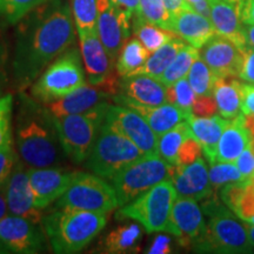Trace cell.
I'll list each match as a JSON object with an SVG mask.
<instances>
[{"label":"cell","instance_id":"7402d4cb","mask_svg":"<svg viewBox=\"0 0 254 254\" xmlns=\"http://www.w3.org/2000/svg\"><path fill=\"white\" fill-rule=\"evenodd\" d=\"M112 100L116 104L122 105V106L131 107L135 110L144 117V119L148 123L151 128L153 129L158 138L163 135L173 127L179 125L180 123L186 122L187 118L190 116V113L185 112L182 109L176 106V105L166 103L159 106H142V105L133 104L131 101H127L118 95H113Z\"/></svg>","mask_w":254,"mask_h":254},{"label":"cell","instance_id":"e7e4bbea","mask_svg":"<svg viewBox=\"0 0 254 254\" xmlns=\"http://www.w3.org/2000/svg\"><path fill=\"white\" fill-rule=\"evenodd\" d=\"M230 1H232V2H236V4L239 5V2L241 1V0H230Z\"/></svg>","mask_w":254,"mask_h":254},{"label":"cell","instance_id":"ee69618b","mask_svg":"<svg viewBox=\"0 0 254 254\" xmlns=\"http://www.w3.org/2000/svg\"><path fill=\"white\" fill-rule=\"evenodd\" d=\"M218 112L213 95H196L192 105V114L196 117H212Z\"/></svg>","mask_w":254,"mask_h":254},{"label":"cell","instance_id":"816d5d0a","mask_svg":"<svg viewBox=\"0 0 254 254\" xmlns=\"http://www.w3.org/2000/svg\"><path fill=\"white\" fill-rule=\"evenodd\" d=\"M11 144V117H7L0 122V148Z\"/></svg>","mask_w":254,"mask_h":254},{"label":"cell","instance_id":"f5cc1de1","mask_svg":"<svg viewBox=\"0 0 254 254\" xmlns=\"http://www.w3.org/2000/svg\"><path fill=\"white\" fill-rule=\"evenodd\" d=\"M111 1L119 8L124 9L132 18L135 13H138L139 7H140V0H111Z\"/></svg>","mask_w":254,"mask_h":254},{"label":"cell","instance_id":"e0dca14e","mask_svg":"<svg viewBox=\"0 0 254 254\" xmlns=\"http://www.w3.org/2000/svg\"><path fill=\"white\" fill-rule=\"evenodd\" d=\"M24 164V161L19 158L17 159L6 185L8 213L28 219L34 224H41L44 215L41 214V209L37 208L34 205L28 170H25Z\"/></svg>","mask_w":254,"mask_h":254},{"label":"cell","instance_id":"484cf974","mask_svg":"<svg viewBox=\"0 0 254 254\" xmlns=\"http://www.w3.org/2000/svg\"><path fill=\"white\" fill-rule=\"evenodd\" d=\"M251 136L244 126V113L228 122L220 136L215 161L234 163L239 155L250 145Z\"/></svg>","mask_w":254,"mask_h":254},{"label":"cell","instance_id":"836d02e7","mask_svg":"<svg viewBox=\"0 0 254 254\" xmlns=\"http://www.w3.org/2000/svg\"><path fill=\"white\" fill-rule=\"evenodd\" d=\"M187 79L196 95H213L217 75L200 57L190 66Z\"/></svg>","mask_w":254,"mask_h":254},{"label":"cell","instance_id":"8992f818","mask_svg":"<svg viewBox=\"0 0 254 254\" xmlns=\"http://www.w3.org/2000/svg\"><path fill=\"white\" fill-rule=\"evenodd\" d=\"M86 85L80 53L69 49L59 56L45 68L34 84L31 85V95L41 104H50L66 97Z\"/></svg>","mask_w":254,"mask_h":254},{"label":"cell","instance_id":"30bf717a","mask_svg":"<svg viewBox=\"0 0 254 254\" xmlns=\"http://www.w3.org/2000/svg\"><path fill=\"white\" fill-rule=\"evenodd\" d=\"M119 206L113 186L97 174L77 172L67 190L57 200L55 207L109 214Z\"/></svg>","mask_w":254,"mask_h":254},{"label":"cell","instance_id":"f907efd6","mask_svg":"<svg viewBox=\"0 0 254 254\" xmlns=\"http://www.w3.org/2000/svg\"><path fill=\"white\" fill-rule=\"evenodd\" d=\"M171 252V241L167 237L159 236L154 239L150 249L147 250L148 254H164Z\"/></svg>","mask_w":254,"mask_h":254},{"label":"cell","instance_id":"44dd1931","mask_svg":"<svg viewBox=\"0 0 254 254\" xmlns=\"http://www.w3.org/2000/svg\"><path fill=\"white\" fill-rule=\"evenodd\" d=\"M112 94L99 86L85 85L62 99L47 104V109L55 117L81 114L93 110L105 101L112 100Z\"/></svg>","mask_w":254,"mask_h":254},{"label":"cell","instance_id":"4dcf8cb0","mask_svg":"<svg viewBox=\"0 0 254 254\" xmlns=\"http://www.w3.org/2000/svg\"><path fill=\"white\" fill-rule=\"evenodd\" d=\"M186 44L184 43L182 38L178 36L173 38L172 40H170L165 45L161 46L160 49L151 53L147 62L138 72V74H147L158 79L165 72V69L170 66V64L173 62V59L176 58L179 51Z\"/></svg>","mask_w":254,"mask_h":254},{"label":"cell","instance_id":"f35d334b","mask_svg":"<svg viewBox=\"0 0 254 254\" xmlns=\"http://www.w3.org/2000/svg\"><path fill=\"white\" fill-rule=\"evenodd\" d=\"M49 1L51 0H6L4 14L9 24H18L31 11Z\"/></svg>","mask_w":254,"mask_h":254},{"label":"cell","instance_id":"11a10c76","mask_svg":"<svg viewBox=\"0 0 254 254\" xmlns=\"http://www.w3.org/2000/svg\"><path fill=\"white\" fill-rule=\"evenodd\" d=\"M12 106H13V97L11 94L2 95L0 98V122L7 117H11Z\"/></svg>","mask_w":254,"mask_h":254},{"label":"cell","instance_id":"f6af8a7d","mask_svg":"<svg viewBox=\"0 0 254 254\" xmlns=\"http://www.w3.org/2000/svg\"><path fill=\"white\" fill-rule=\"evenodd\" d=\"M234 163L243 177L249 182H252L254 179V150L252 146H247Z\"/></svg>","mask_w":254,"mask_h":254},{"label":"cell","instance_id":"4316f807","mask_svg":"<svg viewBox=\"0 0 254 254\" xmlns=\"http://www.w3.org/2000/svg\"><path fill=\"white\" fill-rule=\"evenodd\" d=\"M243 84L239 77L227 75L217 77L213 88V97L218 106V112L222 118L232 120L241 113V94Z\"/></svg>","mask_w":254,"mask_h":254},{"label":"cell","instance_id":"be15d7a7","mask_svg":"<svg viewBox=\"0 0 254 254\" xmlns=\"http://www.w3.org/2000/svg\"><path fill=\"white\" fill-rule=\"evenodd\" d=\"M187 2H189V4L192 6V5H194V4H196V2H199V1H201V0H186Z\"/></svg>","mask_w":254,"mask_h":254},{"label":"cell","instance_id":"9a60e30c","mask_svg":"<svg viewBox=\"0 0 254 254\" xmlns=\"http://www.w3.org/2000/svg\"><path fill=\"white\" fill-rule=\"evenodd\" d=\"M75 173L77 171L60 167H31L28 178L36 207L44 209L57 201L67 190Z\"/></svg>","mask_w":254,"mask_h":254},{"label":"cell","instance_id":"db71d44e","mask_svg":"<svg viewBox=\"0 0 254 254\" xmlns=\"http://www.w3.org/2000/svg\"><path fill=\"white\" fill-rule=\"evenodd\" d=\"M165 6H166L168 11H170V13L173 15H177L179 12L184 11V9H187V8H190L192 6H190L189 2L186 1V0H163Z\"/></svg>","mask_w":254,"mask_h":254},{"label":"cell","instance_id":"680465c9","mask_svg":"<svg viewBox=\"0 0 254 254\" xmlns=\"http://www.w3.org/2000/svg\"><path fill=\"white\" fill-rule=\"evenodd\" d=\"M244 34H245L246 46L254 49V24L245 25L244 24Z\"/></svg>","mask_w":254,"mask_h":254},{"label":"cell","instance_id":"ac0fdd59","mask_svg":"<svg viewBox=\"0 0 254 254\" xmlns=\"http://www.w3.org/2000/svg\"><path fill=\"white\" fill-rule=\"evenodd\" d=\"M200 58L217 77H239L243 50L227 38L215 34L199 51Z\"/></svg>","mask_w":254,"mask_h":254},{"label":"cell","instance_id":"03108f58","mask_svg":"<svg viewBox=\"0 0 254 254\" xmlns=\"http://www.w3.org/2000/svg\"><path fill=\"white\" fill-rule=\"evenodd\" d=\"M247 222H250V224H254V217L251 218L250 221H247Z\"/></svg>","mask_w":254,"mask_h":254},{"label":"cell","instance_id":"6da1fadb","mask_svg":"<svg viewBox=\"0 0 254 254\" xmlns=\"http://www.w3.org/2000/svg\"><path fill=\"white\" fill-rule=\"evenodd\" d=\"M72 14L65 0H51L19 21L12 63L13 80L19 91L31 86L44 68L73 45L75 32Z\"/></svg>","mask_w":254,"mask_h":254},{"label":"cell","instance_id":"003e7915","mask_svg":"<svg viewBox=\"0 0 254 254\" xmlns=\"http://www.w3.org/2000/svg\"><path fill=\"white\" fill-rule=\"evenodd\" d=\"M252 184H253V185H254V179H253V180H252Z\"/></svg>","mask_w":254,"mask_h":254},{"label":"cell","instance_id":"cb8c5ba5","mask_svg":"<svg viewBox=\"0 0 254 254\" xmlns=\"http://www.w3.org/2000/svg\"><path fill=\"white\" fill-rule=\"evenodd\" d=\"M172 31L184 41L196 49H201L217 34L211 19L199 14L192 7L174 15Z\"/></svg>","mask_w":254,"mask_h":254},{"label":"cell","instance_id":"603a6c76","mask_svg":"<svg viewBox=\"0 0 254 254\" xmlns=\"http://www.w3.org/2000/svg\"><path fill=\"white\" fill-rule=\"evenodd\" d=\"M211 21L215 33L233 41L239 49L246 47L244 24L240 19L239 5L230 0H209Z\"/></svg>","mask_w":254,"mask_h":254},{"label":"cell","instance_id":"277c9868","mask_svg":"<svg viewBox=\"0 0 254 254\" xmlns=\"http://www.w3.org/2000/svg\"><path fill=\"white\" fill-rule=\"evenodd\" d=\"M202 209L209 220L205 234L193 245L195 251L226 254L253 252L245 224L238 220L227 206H222L212 194L205 199Z\"/></svg>","mask_w":254,"mask_h":254},{"label":"cell","instance_id":"5b68a950","mask_svg":"<svg viewBox=\"0 0 254 254\" xmlns=\"http://www.w3.org/2000/svg\"><path fill=\"white\" fill-rule=\"evenodd\" d=\"M110 105V101H105L81 114L53 116L64 153L72 161L80 164L86 160L99 135Z\"/></svg>","mask_w":254,"mask_h":254},{"label":"cell","instance_id":"7dc6e473","mask_svg":"<svg viewBox=\"0 0 254 254\" xmlns=\"http://www.w3.org/2000/svg\"><path fill=\"white\" fill-rule=\"evenodd\" d=\"M241 112L244 114H254V85L243 84L241 94Z\"/></svg>","mask_w":254,"mask_h":254},{"label":"cell","instance_id":"ffe728a7","mask_svg":"<svg viewBox=\"0 0 254 254\" xmlns=\"http://www.w3.org/2000/svg\"><path fill=\"white\" fill-rule=\"evenodd\" d=\"M167 87L157 78L147 74H133L120 80L119 93L116 94L133 104L159 106L167 103Z\"/></svg>","mask_w":254,"mask_h":254},{"label":"cell","instance_id":"681fc988","mask_svg":"<svg viewBox=\"0 0 254 254\" xmlns=\"http://www.w3.org/2000/svg\"><path fill=\"white\" fill-rule=\"evenodd\" d=\"M6 63H7V51H6L4 44L0 41V98L4 95L6 84H7Z\"/></svg>","mask_w":254,"mask_h":254},{"label":"cell","instance_id":"7a4b0ae2","mask_svg":"<svg viewBox=\"0 0 254 254\" xmlns=\"http://www.w3.org/2000/svg\"><path fill=\"white\" fill-rule=\"evenodd\" d=\"M18 152L27 166H56L62 160V144L55 117L40 101L24 92L20 93L15 127Z\"/></svg>","mask_w":254,"mask_h":254},{"label":"cell","instance_id":"7c38bea8","mask_svg":"<svg viewBox=\"0 0 254 254\" xmlns=\"http://www.w3.org/2000/svg\"><path fill=\"white\" fill-rule=\"evenodd\" d=\"M46 234L41 224L18 215H6L0 221V250L7 253L36 254L45 251Z\"/></svg>","mask_w":254,"mask_h":254},{"label":"cell","instance_id":"5bb4252c","mask_svg":"<svg viewBox=\"0 0 254 254\" xmlns=\"http://www.w3.org/2000/svg\"><path fill=\"white\" fill-rule=\"evenodd\" d=\"M131 19V15L111 0H98L97 33L113 60H117L123 46L128 40Z\"/></svg>","mask_w":254,"mask_h":254},{"label":"cell","instance_id":"9c48e42d","mask_svg":"<svg viewBox=\"0 0 254 254\" xmlns=\"http://www.w3.org/2000/svg\"><path fill=\"white\" fill-rule=\"evenodd\" d=\"M172 166L159 154H148L123 168L111 179L119 205L128 204L159 183L171 179Z\"/></svg>","mask_w":254,"mask_h":254},{"label":"cell","instance_id":"bcb514c9","mask_svg":"<svg viewBox=\"0 0 254 254\" xmlns=\"http://www.w3.org/2000/svg\"><path fill=\"white\" fill-rule=\"evenodd\" d=\"M240 80L254 85V49L246 46L243 50V64L239 72Z\"/></svg>","mask_w":254,"mask_h":254},{"label":"cell","instance_id":"91938a15","mask_svg":"<svg viewBox=\"0 0 254 254\" xmlns=\"http://www.w3.org/2000/svg\"><path fill=\"white\" fill-rule=\"evenodd\" d=\"M244 126L249 131L251 138H254V114H244Z\"/></svg>","mask_w":254,"mask_h":254},{"label":"cell","instance_id":"94428289","mask_svg":"<svg viewBox=\"0 0 254 254\" xmlns=\"http://www.w3.org/2000/svg\"><path fill=\"white\" fill-rule=\"evenodd\" d=\"M245 226L247 228V233H249L251 244H252L254 247V224H250V222L245 221Z\"/></svg>","mask_w":254,"mask_h":254},{"label":"cell","instance_id":"f1b7e54d","mask_svg":"<svg viewBox=\"0 0 254 254\" xmlns=\"http://www.w3.org/2000/svg\"><path fill=\"white\" fill-rule=\"evenodd\" d=\"M150 56L151 53L146 50L138 38L128 39L116 60L117 72L122 78L138 74Z\"/></svg>","mask_w":254,"mask_h":254},{"label":"cell","instance_id":"83f0119b","mask_svg":"<svg viewBox=\"0 0 254 254\" xmlns=\"http://www.w3.org/2000/svg\"><path fill=\"white\" fill-rule=\"evenodd\" d=\"M141 228L136 224H123L113 228L99 244V252L110 254L136 253L140 251Z\"/></svg>","mask_w":254,"mask_h":254},{"label":"cell","instance_id":"b9f144b4","mask_svg":"<svg viewBox=\"0 0 254 254\" xmlns=\"http://www.w3.org/2000/svg\"><path fill=\"white\" fill-rule=\"evenodd\" d=\"M17 159L18 157L12 148V144L0 148V186L7 185Z\"/></svg>","mask_w":254,"mask_h":254},{"label":"cell","instance_id":"6125c7cd","mask_svg":"<svg viewBox=\"0 0 254 254\" xmlns=\"http://www.w3.org/2000/svg\"><path fill=\"white\" fill-rule=\"evenodd\" d=\"M5 1H6V0H0V13H4Z\"/></svg>","mask_w":254,"mask_h":254},{"label":"cell","instance_id":"8d00e7d4","mask_svg":"<svg viewBox=\"0 0 254 254\" xmlns=\"http://www.w3.org/2000/svg\"><path fill=\"white\" fill-rule=\"evenodd\" d=\"M209 165H211L208 170L209 182H211L212 187L215 190L221 189V187L232 183H252L243 177L236 163L215 161V163Z\"/></svg>","mask_w":254,"mask_h":254},{"label":"cell","instance_id":"9f6ffc18","mask_svg":"<svg viewBox=\"0 0 254 254\" xmlns=\"http://www.w3.org/2000/svg\"><path fill=\"white\" fill-rule=\"evenodd\" d=\"M192 8L199 14L211 19V2H209V0H201V1L192 5Z\"/></svg>","mask_w":254,"mask_h":254},{"label":"cell","instance_id":"ba28073f","mask_svg":"<svg viewBox=\"0 0 254 254\" xmlns=\"http://www.w3.org/2000/svg\"><path fill=\"white\" fill-rule=\"evenodd\" d=\"M144 155L129 139L114 131L104 122L86 159V167L97 176L112 179L123 168Z\"/></svg>","mask_w":254,"mask_h":254},{"label":"cell","instance_id":"7bdbcfd3","mask_svg":"<svg viewBox=\"0 0 254 254\" xmlns=\"http://www.w3.org/2000/svg\"><path fill=\"white\" fill-rule=\"evenodd\" d=\"M234 213L244 221H250L254 217V185L252 183L247 185Z\"/></svg>","mask_w":254,"mask_h":254},{"label":"cell","instance_id":"c3c4849f","mask_svg":"<svg viewBox=\"0 0 254 254\" xmlns=\"http://www.w3.org/2000/svg\"><path fill=\"white\" fill-rule=\"evenodd\" d=\"M239 13L243 24H254V0H241L239 2Z\"/></svg>","mask_w":254,"mask_h":254},{"label":"cell","instance_id":"d590c367","mask_svg":"<svg viewBox=\"0 0 254 254\" xmlns=\"http://www.w3.org/2000/svg\"><path fill=\"white\" fill-rule=\"evenodd\" d=\"M139 14L145 20L159 27L172 31L173 15L170 13L163 0H140Z\"/></svg>","mask_w":254,"mask_h":254},{"label":"cell","instance_id":"e575fe53","mask_svg":"<svg viewBox=\"0 0 254 254\" xmlns=\"http://www.w3.org/2000/svg\"><path fill=\"white\" fill-rule=\"evenodd\" d=\"M72 13L78 33L97 30L98 0H72Z\"/></svg>","mask_w":254,"mask_h":254},{"label":"cell","instance_id":"52a82bcc","mask_svg":"<svg viewBox=\"0 0 254 254\" xmlns=\"http://www.w3.org/2000/svg\"><path fill=\"white\" fill-rule=\"evenodd\" d=\"M178 193L171 179L159 183L146 192L124 205L117 212V220L138 221L148 233L167 231L168 222Z\"/></svg>","mask_w":254,"mask_h":254},{"label":"cell","instance_id":"4fadbf2b","mask_svg":"<svg viewBox=\"0 0 254 254\" xmlns=\"http://www.w3.org/2000/svg\"><path fill=\"white\" fill-rule=\"evenodd\" d=\"M105 123L129 139L145 155L158 154V135L135 110L122 105H110Z\"/></svg>","mask_w":254,"mask_h":254},{"label":"cell","instance_id":"74e56055","mask_svg":"<svg viewBox=\"0 0 254 254\" xmlns=\"http://www.w3.org/2000/svg\"><path fill=\"white\" fill-rule=\"evenodd\" d=\"M167 103L176 105L185 112L192 114V105L196 94L189 82V79L183 78L166 90Z\"/></svg>","mask_w":254,"mask_h":254},{"label":"cell","instance_id":"6f0895ef","mask_svg":"<svg viewBox=\"0 0 254 254\" xmlns=\"http://www.w3.org/2000/svg\"><path fill=\"white\" fill-rule=\"evenodd\" d=\"M8 213L7 198H6V185L0 186V221Z\"/></svg>","mask_w":254,"mask_h":254},{"label":"cell","instance_id":"1f68e13d","mask_svg":"<svg viewBox=\"0 0 254 254\" xmlns=\"http://www.w3.org/2000/svg\"><path fill=\"white\" fill-rule=\"evenodd\" d=\"M199 57V49L192 45H185L179 51V53L173 59V62L170 64V66L165 69L163 74L158 78V80L163 82L166 87L172 86L178 80L187 77L190 66Z\"/></svg>","mask_w":254,"mask_h":254},{"label":"cell","instance_id":"f546056e","mask_svg":"<svg viewBox=\"0 0 254 254\" xmlns=\"http://www.w3.org/2000/svg\"><path fill=\"white\" fill-rule=\"evenodd\" d=\"M132 24L134 37L141 41L142 45L150 53H153L154 51L160 49L161 46L177 37L173 31L159 27L157 25L145 20L139 13L133 15Z\"/></svg>","mask_w":254,"mask_h":254},{"label":"cell","instance_id":"3957f363","mask_svg":"<svg viewBox=\"0 0 254 254\" xmlns=\"http://www.w3.org/2000/svg\"><path fill=\"white\" fill-rule=\"evenodd\" d=\"M107 214L75 208L55 207L44 215L41 226L56 253L81 252L104 230Z\"/></svg>","mask_w":254,"mask_h":254},{"label":"cell","instance_id":"d4e9b609","mask_svg":"<svg viewBox=\"0 0 254 254\" xmlns=\"http://www.w3.org/2000/svg\"><path fill=\"white\" fill-rule=\"evenodd\" d=\"M228 122L230 120L217 114L212 117H196L190 114L187 118L190 134L201 146L202 153L209 164L215 163L219 140Z\"/></svg>","mask_w":254,"mask_h":254},{"label":"cell","instance_id":"d6a6232c","mask_svg":"<svg viewBox=\"0 0 254 254\" xmlns=\"http://www.w3.org/2000/svg\"><path fill=\"white\" fill-rule=\"evenodd\" d=\"M190 135L189 123L183 122L158 138V154L170 165H177L178 151Z\"/></svg>","mask_w":254,"mask_h":254},{"label":"cell","instance_id":"ab89813d","mask_svg":"<svg viewBox=\"0 0 254 254\" xmlns=\"http://www.w3.org/2000/svg\"><path fill=\"white\" fill-rule=\"evenodd\" d=\"M202 154V148L198 141L193 138L192 134L187 136L185 141L180 146L178 151L177 165H189L199 159Z\"/></svg>","mask_w":254,"mask_h":254},{"label":"cell","instance_id":"60d3db41","mask_svg":"<svg viewBox=\"0 0 254 254\" xmlns=\"http://www.w3.org/2000/svg\"><path fill=\"white\" fill-rule=\"evenodd\" d=\"M250 184L251 183H232L220 189V198L222 202L232 212H236L241 196L245 192L247 185H250Z\"/></svg>","mask_w":254,"mask_h":254},{"label":"cell","instance_id":"2e32d148","mask_svg":"<svg viewBox=\"0 0 254 254\" xmlns=\"http://www.w3.org/2000/svg\"><path fill=\"white\" fill-rule=\"evenodd\" d=\"M166 232L176 236L183 246L194 245L204 236L206 224L196 200L178 196Z\"/></svg>","mask_w":254,"mask_h":254},{"label":"cell","instance_id":"8fae6325","mask_svg":"<svg viewBox=\"0 0 254 254\" xmlns=\"http://www.w3.org/2000/svg\"><path fill=\"white\" fill-rule=\"evenodd\" d=\"M78 34L88 82L93 86L101 87L110 94H118L120 75L116 69V60L107 53L97 30L80 32Z\"/></svg>","mask_w":254,"mask_h":254},{"label":"cell","instance_id":"d6986e66","mask_svg":"<svg viewBox=\"0 0 254 254\" xmlns=\"http://www.w3.org/2000/svg\"><path fill=\"white\" fill-rule=\"evenodd\" d=\"M171 179L176 187L178 196L205 200L213 194L207 165L200 157L189 165H173Z\"/></svg>","mask_w":254,"mask_h":254}]
</instances>
